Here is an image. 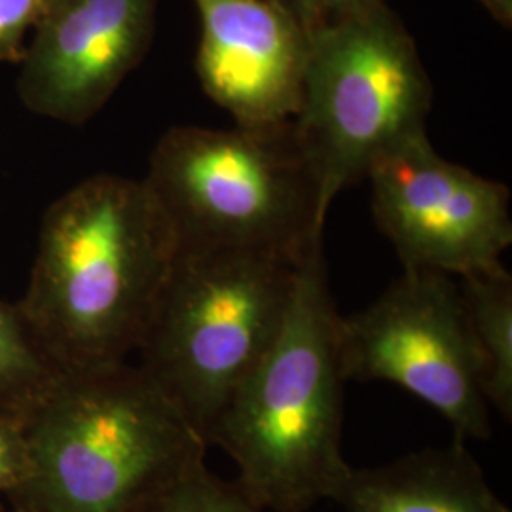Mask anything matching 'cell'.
Instances as JSON below:
<instances>
[{
	"label": "cell",
	"mask_w": 512,
	"mask_h": 512,
	"mask_svg": "<svg viewBox=\"0 0 512 512\" xmlns=\"http://www.w3.org/2000/svg\"><path fill=\"white\" fill-rule=\"evenodd\" d=\"M0 512H23V511H19V509H14V507H12V511H8V509H6V507H4V505H2V503H0Z\"/></svg>",
	"instance_id": "18"
},
{
	"label": "cell",
	"mask_w": 512,
	"mask_h": 512,
	"mask_svg": "<svg viewBox=\"0 0 512 512\" xmlns=\"http://www.w3.org/2000/svg\"><path fill=\"white\" fill-rule=\"evenodd\" d=\"M179 241L147 183L93 175L46 211L19 311L57 370L126 363Z\"/></svg>",
	"instance_id": "1"
},
{
	"label": "cell",
	"mask_w": 512,
	"mask_h": 512,
	"mask_svg": "<svg viewBox=\"0 0 512 512\" xmlns=\"http://www.w3.org/2000/svg\"><path fill=\"white\" fill-rule=\"evenodd\" d=\"M304 253L220 247L175 256L135 353L205 444L224 404L274 344Z\"/></svg>",
	"instance_id": "4"
},
{
	"label": "cell",
	"mask_w": 512,
	"mask_h": 512,
	"mask_svg": "<svg viewBox=\"0 0 512 512\" xmlns=\"http://www.w3.org/2000/svg\"><path fill=\"white\" fill-rule=\"evenodd\" d=\"M346 382H387L435 408L456 439L492 437L490 404L458 281L404 270L365 310L340 319Z\"/></svg>",
	"instance_id": "7"
},
{
	"label": "cell",
	"mask_w": 512,
	"mask_h": 512,
	"mask_svg": "<svg viewBox=\"0 0 512 512\" xmlns=\"http://www.w3.org/2000/svg\"><path fill=\"white\" fill-rule=\"evenodd\" d=\"M143 512H262V509L236 480H224L202 465L171 486Z\"/></svg>",
	"instance_id": "14"
},
{
	"label": "cell",
	"mask_w": 512,
	"mask_h": 512,
	"mask_svg": "<svg viewBox=\"0 0 512 512\" xmlns=\"http://www.w3.org/2000/svg\"><path fill=\"white\" fill-rule=\"evenodd\" d=\"M202 35L196 73L203 92L236 126L294 120L308 57V33L266 0H194Z\"/></svg>",
	"instance_id": "10"
},
{
	"label": "cell",
	"mask_w": 512,
	"mask_h": 512,
	"mask_svg": "<svg viewBox=\"0 0 512 512\" xmlns=\"http://www.w3.org/2000/svg\"><path fill=\"white\" fill-rule=\"evenodd\" d=\"M429 76L401 18L376 4L308 31L293 128L319 186V213L382 154L427 131Z\"/></svg>",
	"instance_id": "6"
},
{
	"label": "cell",
	"mask_w": 512,
	"mask_h": 512,
	"mask_svg": "<svg viewBox=\"0 0 512 512\" xmlns=\"http://www.w3.org/2000/svg\"><path fill=\"white\" fill-rule=\"evenodd\" d=\"M293 18L306 33L387 0H266Z\"/></svg>",
	"instance_id": "17"
},
{
	"label": "cell",
	"mask_w": 512,
	"mask_h": 512,
	"mask_svg": "<svg viewBox=\"0 0 512 512\" xmlns=\"http://www.w3.org/2000/svg\"><path fill=\"white\" fill-rule=\"evenodd\" d=\"M158 0H46L19 63L18 95L38 116L82 126L147 55Z\"/></svg>",
	"instance_id": "9"
},
{
	"label": "cell",
	"mask_w": 512,
	"mask_h": 512,
	"mask_svg": "<svg viewBox=\"0 0 512 512\" xmlns=\"http://www.w3.org/2000/svg\"><path fill=\"white\" fill-rule=\"evenodd\" d=\"M372 213L404 270H492L511 247V192L437 154L427 131L387 150L365 177Z\"/></svg>",
	"instance_id": "8"
},
{
	"label": "cell",
	"mask_w": 512,
	"mask_h": 512,
	"mask_svg": "<svg viewBox=\"0 0 512 512\" xmlns=\"http://www.w3.org/2000/svg\"><path fill=\"white\" fill-rule=\"evenodd\" d=\"M31 475V452L21 418L0 414V494L12 495Z\"/></svg>",
	"instance_id": "15"
},
{
	"label": "cell",
	"mask_w": 512,
	"mask_h": 512,
	"mask_svg": "<svg viewBox=\"0 0 512 512\" xmlns=\"http://www.w3.org/2000/svg\"><path fill=\"white\" fill-rule=\"evenodd\" d=\"M459 293L473 336L484 397L512 420V277L505 266L459 277Z\"/></svg>",
	"instance_id": "12"
},
{
	"label": "cell",
	"mask_w": 512,
	"mask_h": 512,
	"mask_svg": "<svg viewBox=\"0 0 512 512\" xmlns=\"http://www.w3.org/2000/svg\"><path fill=\"white\" fill-rule=\"evenodd\" d=\"M23 512H143L205 465L207 444L139 365L59 370L23 418Z\"/></svg>",
	"instance_id": "3"
},
{
	"label": "cell",
	"mask_w": 512,
	"mask_h": 512,
	"mask_svg": "<svg viewBox=\"0 0 512 512\" xmlns=\"http://www.w3.org/2000/svg\"><path fill=\"white\" fill-rule=\"evenodd\" d=\"M334 503L342 512H512L461 439L353 469Z\"/></svg>",
	"instance_id": "11"
},
{
	"label": "cell",
	"mask_w": 512,
	"mask_h": 512,
	"mask_svg": "<svg viewBox=\"0 0 512 512\" xmlns=\"http://www.w3.org/2000/svg\"><path fill=\"white\" fill-rule=\"evenodd\" d=\"M46 0H0V63H21L25 37L37 27Z\"/></svg>",
	"instance_id": "16"
},
{
	"label": "cell",
	"mask_w": 512,
	"mask_h": 512,
	"mask_svg": "<svg viewBox=\"0 0 512 512\" xmlns=\"http://www.w3.org/2000/svg\"><path fill=\"white\" fill-rule=\"evenodd\" d=\"M18 304L0 300V414L25 418L57 376Z\"/></svg>",
	"instance_id": "13"
},
{
	"label": "cell",
	"mask_w": 512,
	"mask_h": 512,
	"mask_svg": "<svg viewBox=\"0 0 512 512\" xmlns=\"http://www.w3.org/2000/svg\"><path fill=\"white\" fill-rule=\"evenodd\" d=\"M340 319L319 239L302 256L274 344L207 435V446L234 459L236 482L262 511L306 512L336 501L353 471L342 454Z\"/></svg>",
	"instance_id": "2"
},
{
	"label": "cell",
	"mask_w": 512,
	"mask_h": 512,
	"mask_svg": "<svg viewBox=\"0 0 512 512\" xmlns=\"http://www.w3.org/2000/svg\"><path fill=\"white\" fill-rule=\"evenodd\" d=\"M179 249H264L300 255L323 239L319 186L293 120L165 131L143 179Z\"/></svg>",
	"instance_id": "5"
}]
</instances>
